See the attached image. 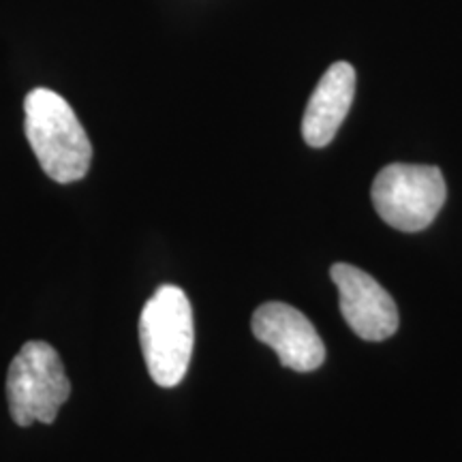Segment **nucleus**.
Returning <instances> with one entry per match:
<instances>
[{
  "label": "nucleus",
  "instance_id": "nucleus-1",
  "mask_svg": "<svg viewBox=\"0 0 462 462\" xmlns=\"http://www.w3.org/2000/svg\"><path fill=\"white\" fill-rule=\"evenodd\" d=\"M24 114L26 140L45 176L60 184L82 180L92 163V143L67 99L34 88L24 99Z\"/></svg>",
  "mask_w": 462,
  "mask_h": 462
},
{
  "label": "nucleus",
  "instance_id": "nucleus-2",
  "mask_svg": "<svg viewBox=\"0 0 462 462\" xmlns=\"http://www.w3.org/2000/svg\"><path fill=\"white\" fill-rule=\"evenodd\" d=\"M137 330L150 377L161 388H176L189 371L195 345L187 293L176 285H161L142 309Z\"/></svg>",
  "mask_w": 462,
  "mask_h": 462
},
{
  "label": "nucleus",
  "instance_id": "nucleus-3",
  "mask_svg": "<svg viewBox=\"0 0 462 462\" xmlns=\"http://www.w3.org/2000/svg\"><path fill=\"white\" fill-rule=\"evenodd\" d=\"M69 396L71 383L54 346L43 340H31L22 346L7 373L11 420L22 429L34 421L54 424Z\"/></svg>",
  "mask_w": 462,
  "mask_h": 462
},
{
  "label": "nucleus",
  "instance_id": "nucleus-4",
  "mask_svg": "<svg viewBox=\"0 0 462 462\" xmlns=\"http://www.w3.org/2000/svg\"><path fill=\"white\" fill-rule=\"evenodd\" d=\"M377 215L398 231L430 227L448 198L446 178L435 165L392 163L373 182Z\"/></svg>",
  "mask_w": 462,
  "mask_h": 462
},
{
  "label": "nucleus",
  "instance_id": "nucleus-5",
  "mask_svg": "<svg viewBox=\"0 0 462 462\" xmlns=\"http://www.w3.org/2000/svg\"><path fill=\"white\" fill-rule=\"evenodd\" d=\"M338 287L340 313L346 326L364 340L390 338L398 330V309L394 298L379 285L377 279L349 263H334L330 270Z\"/></svg>",
  "mask_w": 462,
  "mask_h": 462
},
{
  "label": "nucleus",
  "instance_id": "nucleus-6",
  "mask_svg": "<svg viewBox=\"0 0 462 462\" xmlns=\"http://www.w3.org/2000/svg\"><path fill=\"white\" fill-rule=\"evenodd\" d=\"M253 337L273 346L285 368L317 371L326 360V345L309 317L282 302H265L253 313Z\"/></svg>",
  "mask_w": 462,
  "mask_h": 462
},
{
  "label": "nucleus",
  "instance_id": "nucleus-7",
  "mask_svg": "<svg viewBox=\"0 0 462 462\" xmlns=\"http://www.w3.org/2000/svg\"><path fill=\"white\" fill-rule=\"evenodd\" d=\"M356 95V71L349 62H334L323 73L302 118L304 142L313 148L328 146L349 114Z\"/></svg>",
  "mask_w": 462,
  "mask_h": 462
}]
</instances>
